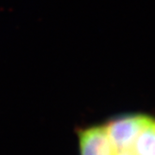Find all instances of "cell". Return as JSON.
Returning a JSON list of instances; mask_svg holds the SVG:
<instances>
[{"label": "cell", "mask_w": 155, "mask_h": 155, "mask_svg": "<svg viewBox=\"0 0 155 155\" xmlns=\"http://www.w3.org/2000/svg\"><path fill=\"white\" fill-rule=\"evenodd\" d=\"M80 155H155V118L120 116L78 133Z\"/></svg>", "instance_id": "1"}]
</instances>
